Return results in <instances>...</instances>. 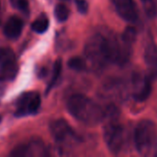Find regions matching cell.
Returning a JSON list of instances; mask_svg holds the SVG:
<instances>
[{"label": "cell", "instance_id": "cell-1", "mask_svg": "<svg viewBox=\"0 0 157 157\" xmlns=\"http://www.w3.org/2000/svg\"><path fill=\"white\" fill-rule=\"evenodd\" d=\"M118 36L96 33L85 45V56L95 70H101L110 63H116Z\"/></svg>", "mask_w": 157, "mask_h": 157}, {"label": "cell", "instance_id": "cell-2", "mask_svg": "<svg viewBox=\"0 0 157 157\" xmlns=\"http://www.w3.org/2000/svg\"><path fill=\"white\" fill-rule=\"evenodd\" d=\"M66 107L75 119L86 125H97L105 118V110L97 102L83 94L71 96Z\"/></svg>", "mask_w": 157, "mask_h": 157}, {"label": "cell", "instance_id": "cell-3", "mask_svg": "<svg viewBox=\"0 0 157 157\" xmlns=\"http://www.w3.org/2000/svg\"><path fill=\"white\" fill-rule=\"evenodd\" d=\"M134 143L139 154L147 155L157 143V127L150 120H142L134 130Z\"/></svg>", "mask_w": 157, "mask_h": 157}, {"label": "cell", "instance_id": "cell-4", "mask_svg": "<svg viewBox=\"0 0 157 157\" xmlns=\"http://www.w3.org/2000/svg\"><path fill=\"white\" fill-rule=\"evenodd\" d=\"M104 127V140L109 150L118 155L121 152L125 142L124 127L118 121V119L107 120Z\"/></svg>", "mask_w": 157, "mask_h": 157}, {"label": "cell", "instance_id": "cell-5", "mask_svg": "<svg viewBox=\"0 0 157 157\" xmlns=\"http://www.w3.org/2000/svg\"><path fill=\"white\" fill-rule=\"evenodd\" d=\"M152 86L150 78L142 74L137 73L132 76V97L138 102L145 101L151 95Z\"/></svg>", "mask_w": 157, "mask_h": 157}, {"label": "cell", "instance_id": "cell-6", "mask_svg": "<svg viewBox=\"0 0 157 157\" xmlns=\"http://www.w3.org/2000/svg\"><path fill=\"white\" fill-rule=\"evenodd\" d=\"M118 15L127 22L133 23L138 19V9L134 0H111Z\"/></svg>", "mask_w": 157, "mask_h": 157}, {"label": "cell", "instance_id": "cell-7", "mask_svg": "<svg viewBox=\"0 0 157 157\" xmlns=\"http://www.w3.org/2000/svg\"><path fill=\"white\" fill-rule=\"evenodd\" d=\"M50 130L52 137L57 142H64L75 136L72 127L63 119L56 120L50 125Z\"/></svg>", "mask_w": 157, "mask_h": 157}, {"label": "cell", "instance_id": "cell-8", "mask_svg": "<svg viewBox=\"0 0 157 157\" xmlns=\"http://www.w3.org/2000/svg\"><path fill=\"white\" fill-rule=\"evenodd\" d=\"M144 62L147 66L150 77L157 78V45L153 41H148L144 49Z\"/></svg>", "mask_w": 157, "mask_h": 157}, {"label": "cell", "instance_id": "cell-9", "mask_svg": "<svg viewBox=\"0 0 157 157\" xmlns=\"http://www.w3.org/2000/svg\"><path fill=\"white\" fill-rule=\"evenodd\" d=\"M23 29V22L17 17H11L4 27V34L11 40L17 39Z\"/></svg>", "mask_w": 157, "mask_h": 157}, {"label": "cell", "instance_id": "cell-10", "mask_svg": "<svg viewBox=\"0 0 157 157\" xmlns=\"http://www.w3.org/2000/svg\"><path fill=\"white\" fill-rule=\"evenodd\" d=\"M18 71V66L16 62L0 65V82L13 80Z\"/></svg>", "mask_w": 157, "mask_h": 157}, {"label": "cell", "instance_id": "cell-11", "mask_svg": "<svg viewBox=\"0 0 157 157\" xmlns=\"http://www.w3.org/2000/svg\"><path fill=\"white\" fill-rule=\"evenodd\" d=\"M40 106V97L38 93L32 92L29 99L28 100L26 106H25V110L27 114H31L37 112Z\"/></svg>", "mask_w": 157, "mask_h": 157}, {"label": "cell", "instance_id": "cell-12", "mask_svg": "<svg viewBox=\"0 0 157 157\" xmlns=\"http://www.w3.org/2000/svg\"><path fill=\"white\" fill-rule=\"evenodd\" d=\"M48 28H49V20L45 17H39L31 24L32 30L37 33H43L48 29Z\"/></svg>", "mask_w": 157, "mask_h": 157}, {"label": "cell", "instance_id": "cell-13", "mask_svg": "<svg viewBox=\"0 0 157 157\" xmlns=\"http://www.w3.org/2000/svg\"><path fill=\"white\" fill-rule=\"evenodd\" d=\"M67 65L72 70H75V71H77V72L84 71L86 69V61L84 59H82L81 57H78V56H75V57L70 58L68 60Z\"/></svg>", "mask_w": 157, "mask_h": 157}, {"label": "cell", "instance_id": "cell-14", "mask_svg": "<svg viewBox=\"0 0 157 157\" xmlns=\"http://www.w3.org/2000/svg\"><path fill=\"white\" fill-rule=\"evenodd\" d=\"M54 16L59 22H64L69 17V9L63 4H58L54 8Z\"/></svg>", "mask_w": 157, "mask_h": 157}, {"label": "cell", "instance_id": "cell-15", "mask_svg": "<svg viewBox=\"0 0 157 157\" xmlns=\"http://www.w3.org/2000/svg\"><path fill=\"white\" fill-rule=\"evenodd\" d=\"M15 53L14 52L7 47L0 49V64L9 63L15 62Z\"/></svg>", "mask_w": 157, "mask_h": 157}, {"label": "cell", "instance_id": "cell-16", "mask_svg": "<svg viewBox=\"0 0 157 157\" xmlns=\"http://www.w3.org/2000/svg\"><path fill=\"white\" fill-rule=\"evenodd\" d=\"M61 72H62V60H61V59H58V60L54 63L52 79H51V82H50V85H49V86H48L47 91H49V90L53 86V85L56 83V81H57L58 78L60 77Z\"/></svg>", "mask_w": 157, "mask_h": 157}, {"label": "cell", "instance_id": "cell-17", "mask_svg": "<svg viewBox=\"0 0 157 157\" xmlns=\"http://www.w3.org/2000/svg\"><path fill=\"white\" fill-rule=\"evenodd\" d=\"M144 11L149 17H154L156 15V4L155 0H141Z\"/></svg>", "mask_w": 157, "mask_h": 157}, {"label": "cell", "instance_id": "cell-18", "mask_svg": "<svg viewBox=\"0 0 157 157\" xmlns=\"http://www.w3.org/2000/svg\"><path fill=\"white\" fill-rule=\"evenodd\" d=\"M30 155V150L27 145H18L17 147L14 148L10 154L11 156L14 157H26Z\"/></svg>", "mask_w": 157, "mask_h": 157}, {"label": "cell", "instance_id": "cell-19", "mask_svg": "<svg viewBox=\"0 0 157 157\" xmlns=\"http://www.w3.org/2000/svg\"><path fill=\"white\" fill-rule=\"evenodd\" d=\"M13 6L18 8L22 12L29 11V0H11Z\"/></svg>", "mask_w": 157, "mask_h": 157}, {"label": "cell", "instance_id": "cell-20", "mask_svg": "<svg viewBox=\"0 0 157 157\" xmlns=\"http://www.w3.org/2000/svg\"><path fill=\"white\" fill-rule=\"evenodd\" d=\"M75 5L81 14H86L88 10V4L86 0H75Z\"/></svg>", "mask_w": 157, "mask_h": 157}, {"label": "cell", "instance_id": "cell-21", "mask_svg": "<svg viewBox=\"0 0 157 157\" xmlns=\"http://www.w3.org/2000/svg\"><path fill=\"white\" fill-rule=\"evenodd\" d=\"M156 148H157V143H156ZM156 152H157V150H156ZM156 154H157V153H156Z\"/></svg>", "mask_w": 157, "mask_h": 157}, {"label": "cell", "instance_id": "cell-22", "mask_svg": "<svg viewBox=\"0 0 157 157\" xmlns=\"http://www.w3.org/2000/svg\"><path fill=\"white\" fill-rule=\"evenodd\" d=\"M0 121H1V116H0Z\"/></svg>", "mask_w": 157, "mask_h": 157}, {"label": "cell", "instance_id": "cell-23", "mask_svg": "<svg viewBox=\"0 0 157 157\" xmlns=\"http://www.w3.org/2000/svg\"><path fill=\"white\" fill-rule=\"evenodd\" d=\"M0 23H1V20H0Z\"/></svg>", "mask_w": 157, "mask_h": 157}]
</instances>
